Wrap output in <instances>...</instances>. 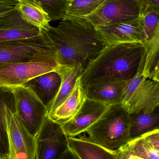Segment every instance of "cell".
<instances>
[{
    "label": "cell",
    "mask_w": 159,
    "mask_h": 159,
    "mask_svg": "<svg viewBox=\"0 0 159 159\" xmlns=\"http://www.w3.org/2000/svg\"><path fill=\"white\" fill-rule=\"evenodd\" d=\"M60 66L81 64L84 69L107 46L94 27L85 20H61L56 27L41 30Z\"/></svg>",
    "instance_id": "6da1fadb"
},
{
    "label": "cell",
    "mask_w": 159,
    "mask_h": 159,
    "mask_svg": "<svg viewBox=\"0 0 159 159\" xmlns=\"http://www.w3.org/2000/svg\"><path fill=\"white\" fill-rule=\"evenodd\" d=\"M146 53L143 43L107 46L84 69L81 76L83 87L131 80L143 72Z\"/></svg>",
    "instance_id": "7a4b0ae2"
},
{
    "label": "cell",
    "mask_w": 159,
    "mask_h": 159,
    "mask_svg": "<svg viewBox=\"0 0 159 159\" xmlns=\"http://www.w3.org/2000/svg\"><path fill=\"white\" fill-rule=\"evenodd\" d=\"M86 132L93 143L111 151H117L131 141L129 114L121 103L108 106Z\"/></svg>",
    "instance_id": "3957f363"
},
{
    "label": "cell",
    "mask_w": 159,
    "mask_h": 159,
    "mask_svg": "<svg viewBox=\"0 0 159 159\" xmlns=\"http://www.w3.org/2000/svg\"><path fill=\"white\" fill-rule=\"evenodd\" d=\"M55 59V53L42 35L0 42V67L7 64Z\"/></svg>",
    "instance_id": "277c9868"
},
{
    "label": "cell",
    "mask_w": 159,
    "mask_h": 159,
    "mask_svg": "<svg viewBox=\"0 0 159 159\" xmlns=\"http://www.w3.org/2000/svg\"><path fill=\"white\" fill-rule=\"evenodd\" d=\"M147 8L146 0H105L95 12L83 20L93 27L138 20Z\"/></svg>",
    "instance_id": "5b68a950"
},
{
    "label": "cell",
    "mask_w": 159,
    "mask_h": 159,
    "mask_svg": "<svg viewBox=\"0 0 159 159\" xmlns=\"http://www.w3.org/2000/svg\"><path fill=\"white\" fill-rule=\"evenodd\" d=\"M159 104V81L139 74L127 81L121 104L129 114L153 110Z\"/></svg>",
    "instance_id": "8992f818"
},
{
    "label": "cell",
    "mask_w": 159,
    "mask_h": 159,
    "mask_svg": "<svg viewBox=\"0 0 159 159\" xmlns=\"http://www.w3.org/2000/svg\"><path fill=\"white\" fill-rule=\"evenodd\" d=\"M12 89L16 113L28 131L35 137L48 116L47 108L30 88L20 86Z\"/></svg>",
    "instance_id": "52a82bcc"
},
{
    "label": "cell",
    "mask_w": 159,
    "mask_h": 159,
    "mask_svg": "<svg viewBox=\"0 0 159 159\" xmlns=\"http://www.w3.org/2000/svg\"><path fill=\"white\" fill-rule=\"evenodd\" d=\"M60 65L55 59L19 62L0 67V87L16 88L48 72L56 70Z\"/></svg>",
    "instance_id": "ba28073f"
},
{
    "label": "cell",
    "mask_w": 159,
    "mask_h": 159,
    "mask_svg": "<svg viewBox=\"0 0 159 159\" xmlns=\"http://www.w3.org/2000/svg\"><path fill=\"white\" fill-rule=\"evenodd\" d=\"M35 138V159H57L70 148L62 125L48 116Z\"/></svg>",
    "instance_id": "9c48e42d"
},
{
    "label": "cell",
    "mask_w": 159,
    "mask_h": 159,
    "mask_svg": "<svg viewBox=\"0 0 159 159\" xmlns=\"http://www.w3.org/2000/svg\"><path fill=\"white\" fill-rule=\"evenodd\" d=\"M8 159H35V137L24 127L16 113L8 120Z\"/></svg>",
    "instance_id": "30bf717a"
},
{
    "label": "cell",
    "mask_w": 159,
    "mask_h": 159,
    "mask_svg": "<svg viewBox=\"0 0 159 159\" xmlns=\"http://www.w3.org/2000/svg\"><path fill=\"white\" fill-rule=\"evenodd\" d=\"M138 20L94 27L98 36L107 46L143 43V36Z\"/></svg>",
    "instance_id": "8fae6325"
},
{
    "label": "cell",
    "mask_w": 159,
    "mask_h": 159,
    "mask_svg": "<svg viewBox=\"0 0 159 159\" xmlns=\"http://www.w3.org/2000/svg\"><path fill=\"white\" fill-rule=\"evenodd\" d=\"M108 107L87 97L78 113L69 121L62 124L63 131L70 137H75L87 132L102 116Z\"/></svg>",
    "instance_id": "7c38bea8"
},
{
    "label": "cell",
    "mask_w": 159,
    "mask_h": 159,
    "mask_svg": "<svg viewBox=\"0 0 159 159\" xmlns=\"http://www.w3.org/2000/svg\"><path fill=\"white\" fill-rule=\"evenodd\" d=\"M41 30L25 21L16 8L0 16V42L32 38Z\"/></svg>",
    "instance_id": "4fadbf2b"
},
{
    "label": "cell",
    "mask_w": 159,
    "mask_h": 159,
    "mask_svg": "<svg viewBox=\"0 0 159 159\" xmlns=\"http://www.w3.org/2000/svg\"><path fill=\"white\" fill-rule=\"evenodd\" d=\"M61 82V75L55 70L39 75L23 86L31 89L48 108L57 96Z\"/></svg>",
    "instance_id": "5bb4252c"
},
{
    "label": "cell",
    "mask_w": 159,
    "mask_h": 159,
    "mask_svg": "<svg viewBox=\"0 0 159 159\" xmlns=\"http://www.w3.org/2000/svg\"><path fill=\"white\" fill-rule=\"evenodd\" d=\"M15 113L16 105L12 89L0 87V159L8 158V122Z\"/></svg>",
    "instance_id": "9a60e30c"
},
{
    "label": "cell",
    "mask_w": 159,
    "mask_h": 159,
    "mask_svg": "<svg viewBox=\"0 0 159 159\" xmlns=\"http://www.w3.org/2000/svg\"><path fill=\"white\" fill-rule=\"evenodd\" d=\"M81 76L77 79L73 90L68 98L52 113L48 115L55 122L61 125L66 123L78 113L83 105L87 96Z\"/></svg>",
    "instance_id": "2e32d148"
},
{
    "label": "cell",
    "mask_w": 159,
    "mask_h": 159,
    "mask_svg": "<svg viewBox=\"0 0 159 159\" xmlns=\"http://www.w3.org/2000/svg\"><path fill=\"white\" fill-rule=\"evenodd\" d=\"M126 81L101 82L85 87L88 99L107 106L121 103Z\"/></svg>",
    "instance_id": "e0dca14e"
},
{
    "label": "cell",
    "mask_w": 159,
    "mask_h": 159,
    "mask_svg": "<svg viewBox=\"0 0 159 159\" xmlns=\"http://www.w3.org/2000/svg\"><path fill=\"white\" fill-rule=\"evenodd\" d=\"M70 148L79 159H117V151H111L91 141L86 135L68 137Z\"/></svg>",
    "instance_id": "ac0fdd59"
},
{
    "label": "cell",
    "mask_w": 159,
    "mask_h": 159,
    "mask_svg": "<svg viewBox=\"0 0 159 159\" xmlns=\"http://www.w3.org/2000/svg\"><path fill=\"white\" fill-rule=\"evenodd\" d=\"M84 69L81 64H78L73 67L60 66L56 70L61 77V84L57 96L48 107V115L52 113L71 94Z\"/></svg>",
    "instance_id": "d6986e66"
},
{
    "label": "cell",
    "mask_w": 159,
    "mask_h": 159,
    "mask_svg": "<svg viewBox=\"0 0 159 159\" xmlns=\"http://www.w3.org/2000/svg\"><path fill=\"white\" fill-rule=\"evenodd\" d=\"M132 140L159 129V104L151 111L129 114Z\"/></svg>",
    "instance_id": "ffe728a7"
},
{
    "label": "cell",
    "mask_w": 159,
    "mask_h": 159,
    "mask_svg": "<svg viewBox=\"0 0 159 159\" xmlns=\"http://www.w3.org/2000/svg\"><path fill=\"white\" fill-rule=\"evenodd\" d=\"M16 9L25 21L40 30L50 26L51 19L49 14L34 0H18Z\"/></svg>",
    "instance_id": "44dd1931"
},
{
    "label": "cell",
    "mask_w": 159,
    "mask_h": 159,
    "mask_svg": "<svg viewBox=\"0 0 159 159\" xmlns=\"http://www.w3.org/2000/svg\"><path fill=\"white\" fill-rule=\"evenodd\" d=\"M105 0H67L65 14L62 20H80L91 15Z\"/></svg>",
    "instance_id": "7402d4cb"
},
{
    "label": "cell",
    "mask_w": 159,
    "mask_h": 159,
    "mask_svg": "<svg viewBox=\"0 0 159 159\" xmlns=\"http://www.w3.org/2000/svg\"><path fill=\"white\" fill-rule=\"evenodd\" d=\"M144 44L146 49L143 73L153 78L159 61V21L152 38Z\"/></svg>",
    "instance_id": "603a6c76"
},
{
    "label": "cell",
    "mask_w": 159,
    "mask_h": 159,
    "mask_svg": "<svg viewBox=\"0 0 159 159\" xmlns=\"http://www.w3.org/2000/svg\"><path fill=\"white\" fill-rule=\"evenodd\" d=\"M159 21V11L147 7L143 15L138 20L143 36V43L152 38Z\"/></svg>",
    "instance_id": "cb8c5ba5"
},
{
    "label": "cell",
    "mask_w": 159,
    "mask_h": 159,
    "mask_svg": "<svg viewBox=\"0 0 159 159\" xmlns=\"http://www.w3.org/2000/svg\"><path fill=\"white\" fill-rule=\"evenodd\" d=\"M125 146L130 152L143 159H159V152L153 148L142 136L132 140Z\"/></svg>",
    "instance_id": "d4e9b609"
},
{
    "label": "cell",
    "mask_w": 159,
    "mask_h": 159,
    "mask_svg": "<svg viewBox=\"0 0 159 159\" xmlns=\"http://www.w3.org/2000/svg\"><path fill=\"white\" fill-rule=\"evenodd\" d=\"M48 13L51 21L61 20L65 14L67 0H34Z\"/></svg>",
    "instance_id": "484cf974"
},
{
    "label": "cell",
    "mask_w": 159,
    "mask_h": 159,
    "mask_svg": "<svg viewBox=\"0 0 159 159\" xmlns=\"http://www.w3.org/2000/svg\"><path fill=\"white\" fill-rule=\"evenodd\" d=\"M142 137L153 148L159 152V129L146 134Z\"/></svg>",
    "instance_id": "4316f807"
},
{
    "label": "cell",
    "mask_w": 159,
    "mask_h": 159,
    "mask_svg": "<svg viewBox=\"0 0 159 159\" xmlns=\"http://www.w3.org/2000/svg\"><path fill=\"white\" fill-rule=\"evenodd\" d=\"M117 159H143L130 152L125 145L117 150Z\"/></svg>",
    "instance_id": "83f0119b"
},
{
    "label": "cell",
    "mask_w": 159,
    "mask_h": 159,
    "mask_svg": "<svg viewBox=\"0 0 159 159\" xmlns=\"http://www.w3.org/2000/svg\"><path fill=\"white\" fill-rule=\"evenodd\" d=\"M16 8V4L0 3V16L15 10Z\"/></svg>",
    "instance_id": "f1b7e54d"
},
{
    "label": "cell",
    "mask_w": 159,
    "mask_h": 159,
    "mask_svg": "<svg viewBox=\"0 0 159 159\" xmlns=\"http://www.w3.org/2000/svg\"><path fill=\"white\" fill-rule=\"evenodd\" d=\"M57 159H79L70 148Z\"/></svg>",
    "instance_id": "f546056e"
},
{
    "label": "cell",
    "mask_w": 159,
    "mask_h": 159,
    "mask_svg": "<svg viewBox=\"0 0 159 159\" xmlns=\"http://www.w3.org/2000/svg\"><path fill=\"white\" fill-rule=\"evenodd\" d=\"M147 7L159 11V0H146Z\"/></svg>",
    "instance_id": "4dcf8cb0"
},
{
    "label": "cell",
    "mask_w": 159,
    "mask_h": 159,
    "mask_svg": "<svg viewBox=\"0 0 159 159\" xmlns=\"http://www.w3.org/2000/svg\"><path fill=\"white\" fill-rule=\"evenodd\" d=\"M18 0H0V3H5L16 4Z\"/></svg>",
    "instance_id": "1f68e13d"
},
{
    "label": "cell",
    "mask_w": 159,
    "mask_h": 159,
    "mask_svg": "<svg viewBox=\"0 0 159 159\" xmlns=\"http://www.w3.org/2000/svg\"><path fill=\"white\" fill-rule=\"evenodd\" d=\"M153 78H154V79L156 80L159 81V70L156 72L154 76H153Z\"/></svg>",
    "instance_id": "d6a6232c"
},
{
    "label": "cell",
    "mask_w": 159,
    "mask_h": 159,
    "mask_svg": "<svg viewBox=\"0 0 159 159\" xmlns=\"http://www.w3.org/2000/svg\"><path fill=\"white\" fill-rule=\"evenodd\" d=\"M158 70H159V61H158V62L157 64V66H156V70H155V74L156 73V72Z\"/></svg>",
    "instance_id": "836d02e7"
},
{
    "label": "cell",
    "mask_w": 159,
    "mask_h": 159,
    "mask_svg": "<svg viewBox=\"0 0 159 159\" xmlns=\"http://www.w3.org/2000/svg\"><path fill=\"white\" fill-rule=\"evenodd\" d=\"M8 159V158H2V159Z\"/></svg>",
    "instance_id": "e575fe53"
}]
</instances>
